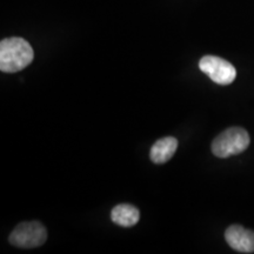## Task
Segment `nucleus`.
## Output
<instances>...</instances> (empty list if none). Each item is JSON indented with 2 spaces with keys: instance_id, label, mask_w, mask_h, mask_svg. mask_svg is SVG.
Here are the masks:
<instances>
[{
  "instance_id": "nucleus-1",
  "label": "nucleus",
  "mask_w": 254,
  "mask_h": 254,
  "mask_svg": "<svg viewBox=\"0 0 254 254\" xmlns=\"http://www.w3.org/2000/svg\"><path fill=\"white\" fill-rule=\"evenodd\" d=\"M33 49L23 38H7L0 43V69L2 72L21 71L33 62Z\"/></svg>"
},
{
  "instance_id": "nucleus-2",
  "label": "nucleus",
  "mask_w": 254,
  "mask_h": 254,
  "mask_svg": "<svg viewBox=\"0 0 254 254\" xmlns=\"http://www.w3.org/2000/svg\"><path fill=\"white\" fill-rule=\"evenodd\" d=\"M249 133L243 127H230L220 133L212 142V152L218 158L240 154L250 146Z\"/></svg>"
},
{
  "instance_id": "nucleus-3",
  "label": "nucleus",
  "mask_w": 254,
  "mask_h": 254,
  "mask_svg": "<svg viewBox=\"0 0 254 254\" xmlns=\"http://www.w3.org/2000/svg\"><path fill=\"white\" fill-rule=\"evenodd\" d=\"M47 231L39 221L21 222L9 234L11 245L20 249H36L46 243Z\"/></svg>"
},
{
  "instance_id": "nucleus-4",
  "label": "nucleus",
  "mask_w": 254,
  "mask_h": 254,
  "mask_svg": "<svg viewBox=\"0 0 254 254\" xmlns=\"http://www.w3.org/2000/svg\"><path fill=\"white\" fill-rule=\"evenodd\" d=\"M199 68L206 75H208L212 81L219 85H230L237 77V71L234 66L227 60L214 56H206L200 59Z\"/></svg>"
},
{
  "instance_id": "nucleus-5",
  "label": "nucleus",
  "mask_w": 254,
  "mask_h": 254,
  "mask_svg": "<svg viewBox=\"0 0 254 254\" xmlns=\"http://www.w3.org/2000/svg\"><path fill=\"white\" fill-rule=\"evenodd\" d=\"M225 239L231 249L240 253L254 252V232L240 226L232 225L225 232Z\"/></svg>"
},
{
  "instance_id": "nucleus-6",
  "label": "nucleus",
  "mask_w": 254,
  "mask_h": 254,
  "mask_svg": "<svg viewBox=\"0 0 254 254\" xmlns=\"http://www.w3.org/2000/svg\"><path fill=\"white\" fill-rule=\"evenodd\" d=\"M178 148V140L173 136H165L159 139L152 146L150 158L154 164H165L173 157Z\"/></svg>"
},
{
  "instance_id": "nucleus-7",
  "label": "nucleus",
  "mask_w": 254,
  "mask_h": 254,
  "mask_svg": "<svg viewBox=\"0 0 254 254\" xmlns=\"http://www.w3.org/2000/svg\"><path fill=\"white\" fill-rule=\"evenodd\" d=\"M111 219L114 224L122 227H132L138 224L140 213L138 208L129 204H120L116 206L111 212Z\"/></svg>"
}]
</instances>
